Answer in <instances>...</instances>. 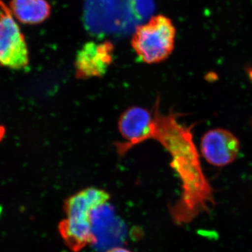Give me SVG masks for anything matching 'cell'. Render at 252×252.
<instances>
[{
	"mask_svg": "<svg viewBox=\"0 0 252 252\" xmlns=\"http://www.w3.org/2000/svg\"><path fill=\"white\" fill-rule=\"evenodd\" d=\"M152 113L148 140L157 141L168 152L170 165L182 183L180 200L170 207V215L176 224H188L215 206L214 190L202 168L192 126L180 124L175 113L160 112L158 99Z\"/></svg>",
	"mask_w": 252,
	"mask_h": 252,
	"instance_id": "cell-1",
	"label": "cell"
},
{
	"mask_svg": "<svg viewBox=\"0 0 252 252\" xmlns=\"http://www.w3.org/2000/svg\"><path fill=\"white\" fill-rule=\"evenodd\" d=\"M110 195L103 189L89 187L68 197L63 204L66 217L60 222L59 231L72 252H81L95 243L93 214L108 203Z\"/></svg>",
	"mask_w": 252,
	"mask_h": 252,
	"instance_id": "cell-2",
	"label": "cell"
},
{
	"mask_svg": "<svg viewBox=\"0 0 252 252\" xmlns=\"http://www.w3.org/2000/svg\"><path fill=\"white\" fill-rule=\"evenodd\" d=\"M175 38L176 28L171 20L164 15H157L136 28L131 44L142 62L157 64L172 54Z\"/></svg>",
	"mask_w": 252,
	"mask_h": 252,
	"instance_id": "cell-3",
	"label": "cell"
},
{
	"mask_svg": "<svg viewBox=\"0 0 252 252\" xmlns=\"http://www.w3.org/2000/svg\"><path fill=\"white\" fill-rule=\"evenodd\" d=\"M29 52L25 36L11 10L0 1V64L22 70L29 64Z\"/></svg>",
	"mask_w": 252,
	"mask_h": 252,
	"instance_id": "cell-4",
	"label": "cell"
},
{
	"mask_svg": "<svg viewBox=\"0 0 252 252\" xmlns=\"http://www.w3.org/2000/svg\"><path fill=\"white\" fill-rule=\"evenodd\" d=\"M152 119L153 113L144 107H129L124 111L118 122L124 140L116 144L119 155L124 156L132 147L148 140Z\"/></svg>",
	"mask_w": 252,
	"mask_h": 252,
	"instance_id": "cell-5",
	"label": "cell"
},
{
	"mask_svg": "<svg viewBox=\"0 0 252 252\" xmlns=\"http://www.w3.org/2000/svg\"><path fill=\"white\" fill-rule=\"evenodd\" d=\"M114 52V45L110 41L86 43L78 51L76 57V77L86 79L102 77L112 64Z\"/></svg>",
	"mask_w": 252,
	"mask_h": 252,
	"instance_id": "cell-6",
	"label": "cell"
},
{
	"mask_svg": "<svg viewBox=\"0 0 252 252\" xmlns=\"http://www.w3.org/2000/svg\"><path fill=\"white\" fill-rule=\"evenodd\" d=\"M240 149V141L229 130L212 129L205 132L200 142V152L214 166L223 167L234 161Z\"/></svg>",
	"mask_w": 252,
	"mask_h": 252,
	"instance_id": "cell-7",
	"label": "cell"
},
{
	"mask_svg": "<svg viewBox=\"0 0 252 252\" xmlns=\"http://www.w3.org/2000/svg\"><path fill=\"white\" fill-rule=\"evenodd\" d=\"M10 9L20 22L29 25L44 22L51 12V5L46 0H11Z\"/></svg>",
	"mask_w": 252,
	"mask_h": 252,
	"instance_id": "cell-8",
	"label": "cell"
},
{
	"mask_svg": "<svg viewBox=\"0 0 252 252\" xmlns=\"http://www.w3.org/2000/svg\"><path fill=\"white\" fill-rule=\"evenodd\" d=\"M107 252H132L130 250H127V249L123 248H114L110 249Z\"/></svg>",
	"mask_w": 252,
	"mask_h": 252,
	"instance_id": "cell-9",
	"label": "cell"
},
{
	"mask_svg": "<svg viewBox=\"0 0 252 252\" xmlns=\"http://www.w3.org/2000/svg\"><path fill=\"white\" fill-rule=\"evenodd\" d=\"M5 135V128L3 126H0V142L2 140Z\"/></svg>",
	"mask_w": 252,
	"mask_h": 252,
	"instance_id": "cell-10",
	"label": "cell"
}]
</instances>
